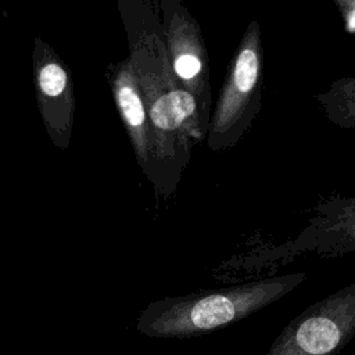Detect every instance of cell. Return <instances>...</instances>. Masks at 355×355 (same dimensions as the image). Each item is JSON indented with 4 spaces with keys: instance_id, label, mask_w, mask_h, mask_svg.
Returning <instances> with one entry per match:
<instances>
[{
    "instance_id": "6da1fadb",
    "label": "cell",
    "mask_w": 355,
    "mask_h": 355,
    "mask_svg": "<svg viewBox=\"0 0 355 355\" xmlns=\"http://www.w3.org/2000/svg\"><path fill=\"white\" fill-rule=\"evenodd\" d=\"M128 60L137 78L151 125V164L147 179L168 198L190 159L191 147L207 133L196 97L178 82L166 50L159 1L119 0Z\"/></svg>"
},
{
    "instance_id": "7a4b0ae2",
    "label": "cell",
    "mask_w": 355,
    "mask_h": 355,
    "mask_svg": "<svg viewBox=\"0 0 355 355\" xmlns=\"http://www.w3.org/2000/svg\"><path fill=\"white\" fill-rule=\"evenodd\" d=\"M304 275L268 279L239 287L168 297L148 304L137 331L151 338H187L247 318L293 290Z\"/></svg>"
},
{
    "instance_id": "3957f363",
    "label": "cell",
    "mask_w": 355,
    "mask_h": 355,
    "mask_svg": "<svg viewBox=\"0 0 355 355\" xmlns=\"http://www.w3.org/2000/svg\"><path fill=\"white\" fill-rule=\"evenodd\" d=\"M355 336V284L311 305L265 355H337Z\"/></svg>"
},
{
    "instance_id": "277c9868",
    "label": "cell",
    "mask_w": 355,
    "mask_h": 355,
    "mask_svg": "<svg viewBox=\"0 0 355 355\" xmlns=\"http://www.w3.org/2000/svg\"><path fill=\"white\" fill-rule=\"evenodd\" d=\"M164 37L173 73L200 107L205 130L209 125L208 57L196 19L179 0H159Z\"/></svg>"
},
{
    "instance_id": "5b68a950",
    "label": "cell",
    "mask_w": 355,
    "mask_h": 355,
    "mask_svg": "<svg viewBox=\"0 0 355 355\" xmlns=\"http://www.w3.org/2000/svg\"><path fill=\"white\" fill-rule=\"evenodd\" d=\"M33 82L39 114L46 132L58 148H68L73 130L75 96L69 71L54 49L35 37Z\"/></svg>"
},
{
    "instance_id": "8992f818",
    "label": "cell",
    "mask_w": 355,
    "mask_h": 355,
    "mask_svg": "<svg viewBox=\"0 0 355 355\" xmlns=\"http://www.w3.org/2000/svg\"><path fill=\"white\" fill-rule=\"evenodd\" d=\"M259 78V54L257 35L243 42L230 73L220 92L215 112L208 125L207 143L212 150L232 146L240 136Z\"/></svg>"
},
{
    "instance_id": "52a82bcc",
    "label": "cell",
    "mask_w": 355,
    "mask_h": 355,
    "mask_svg": "<svg viewBox=\"0 0 355 355\" xmlns=\"http://www.w3.org/2000/svg\"><path fill=\"white\" fill-rule=\"evenodd\" d=\"M105 76L136 161L141 172L147 176L153 154L151 125L137 78L128 58L116 64L111 62Z\"/></svg>"
},
{
    "instance_id": "ba28073f",
    "label": "cell",
    "mask_w": 355,
    "mask_h": 355,
    "mask_svg": "<svg viewBox=\"0 0 355 355\" xmlns=\"http://www.w3.org/2000/svg\"><path fill=\"white\" fill-rule=\"evenodd\" d=\"M351 25L352 26H355V12L352 14V17H351Z\"/></svg>"
}]
</instances>
